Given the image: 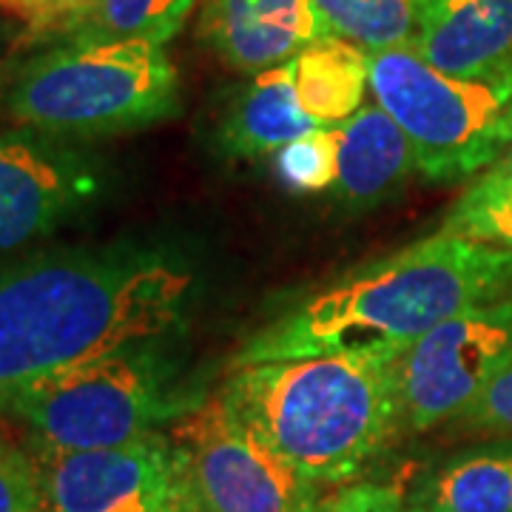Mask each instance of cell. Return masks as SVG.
I'll list each match as a JSON object with an SVG mask.
<instances>
[{"instance_id": "obj_13", "label": "cell", "mask_w": 512, "mask_h": 512, "mask_svg": "<svg viewBox=\"0 0 512 512\" xmlns=\"http://www.w3.org/2000/svg\"><path fill=\"white\" fill-rule=\"evenodd\" d=\"M336 131V197L348 208H373L393 197L419 168L404 131L379 103H365Z\"/></svg>"}, {"instance_id": "obj_18", "label": "cell", "mask_w": 512, "mask_h": 512, "mask_svg": "<svg viewBox=\"0 0 512 512\" xmlns=\"http://www.w3.org/2000/svg\"><path fill=\"white\" fill-rule=\"evenodd\" d=\"M330 35L345 37L365 52L410 46L424 0H313Z\"/></svg>"}, {"instance_id": "obj_5", "label": "cell", "mask_w": 512, "mask_h": 512, "mask_svg": "<svg viewBox=\"0 0 512 512\" xmlns=\"http://www.w3.org/2000/svg\"><path fill=\"white\" fill-rule=\"evenodd\" d=\"M202 402L157 342H146L6 393L0 410L29 430L32 450L77 453L143 439Z\"/></svg>"}, {"instance_id": "obj_4", "label": "cell", "mask_w": 512, "mask_h": 512, "mask_svg": "<svg viewBox=\"0 0 512 512\" xmlns=\"http://www.w3.org/2000/svg\"><path fill=\"white\" fill-rule=\"evenodd\" d=\"M6 103L12 120L35 134L89 140L171 117L180 106V77L165 46L86 37L32 57Z\"/></svg>"}, {"instance_id": "obj_12", "label": "cell", "mask_w": 512, "mask_h": 512, "mask_svg": "<svg viewBox=\"0 0 512 512\" xmlns=\"http://www.w3.org/2000/svg\"><path fill=\"white\" fill-rule=\"evenodd\" d=\"M410 46L453 77L510 74L512 0H424Z\"/></svg>"}, {"instance_id": "obj_21", "label": "cell", "mask_w": 512, "mask_h": 512, "mask_svg": "<svg viewBox=\"0 0 512 512\" xmlns=\"http://www.w3.org/2000/svg\"><path fill=\"white\" fill-rule=\"evenodd\" d=\"M0 512H43L40 478L32 453L0 436Z\"/></svg>"}, {"instance_id": "obj_23", "label": "cell", "mask_w": 512, "mask_h": 512, "mask_svg": "<svg viewBox=\"0 0 512 512\" xmlns=\"http://www.w3.org/2000/svg\"><path fill=\"white\" fill-rule=\"evenodd\" d=\"M461 419L484 430L507 433L512 439V362L484 387V393L467 407Z\"/></svg>"}, {"instance_id": "obj_20", "label": "cell", "mask_w": 512, "mask_h": 512, "mask_svg": "<svg viewBox=\"0 0 512 512\" xmlns=\"http://www.w3.org/2000/svg\"><path fill=\"white\" fill-rule=\"evenodd\" d=\"M274 171L282 183L302 191H333L336 185V131L313 128L311 134L293 140L274 154Z\"/></svg>"}, {"instance_id": "obj_2", "label": "cell", "mask_w": 512, "mask_h": 512, "mask_svg": "<svg viewBox=\"0 0 512 512\" xmlns=\"http://www.w3.org/2000/svg\"><path fill=\"white\" fill-rule=\"evenodd\" d=\"M512 293V251L436 231L276 316L234 367L348 348H410L424 333Z\"/></svg>"}, {"instance_id": "obj_16", "label": "cell", "mask_w": 512, "mask_h": 512, "mask_svg": "<svg viewBox=\"0 0 512 512\" xmlns=\"http://www.w3.org/2000/svg\"><path fill=\"white\" fill-rule=\"evenodd\" d=\"M288 66L296 103L319 128L339 126L365 106L370 92L367 52L345 37L316 40Z\"/></svg>"}, {"instance_id": "obj_11", "label": "cell", "mask_w": 512, "mask_h": 512, "mask_svg": "<svg viewBox=\"0 0 512 512\" xmlns=\"http://www.w3.org/2000/svg\"><path fill=\"white\" fill-rule=\"evenodd\" d=\"M328 35L313 0H202L200 37L248 77L291 63Z\"/></svg>"}, {"instance_id": "obj_14", "label": "cell", "mask_w": 512, "mask_h": 512, "mask_svg": "<svg viewBox=\"0 0 512 512\" xmlns=\"http://www.w3.org/2000/svg\"><path fill=\"white\" fill-rule=\"evenodd\" d=\"M313 123L299 109L291 83V66H276L268 72L251 74V80L239 89L220 123V146L231 157L256 160L274 157L279 148L311 134Z\"/></svg>"}, {"instance_id": "obj_19", "label": "cell", "mask_w": 512, "mask_h": 512, "mask_svg": "<svg viewBox=\"0 0 512 512\" xmlns=\"http://www.w3.org/2000/svg\"><path fill=\"white\" fill-rule=\"evenodd\" d=\"M197 0H94L69 40H148L165 46L183 29Z\"/></svg>"}, {"instance_id": "obj_26", "label": "cell", "mask_w": 512, "mask_h": 512, "mask_svg": "<svg viewBox=\"0 0 512 512\" xmlns=\"http://www.w3.org/2000/svg\"><path fill=\"white\" fill-rule=\"evenodd\" d=\"M299 512H328V504H325V495L322 498H316V501H311L305 510H299Z\"/></svg>"}, {"instance_id": "obj_17", "label": "cell", "mask_w": 512, "mask_h": 512, "mask_svg": "<svg viewBox=\"0 0 512 512\" xmlns=\"http://www.w3.org/2000/svg\"><path fill=\"white\" fill-rule=\"evenodd\" d=\"M441 228L512 251V143L461 191Z\"/></svg>"}, {"instance_id": "obj_6", "label": "cell", "mask_w": 512, "mask_h": 512, "mask_svg": "<svg viewBox=\"0 0 512 512\" xmlns=\"http://www.w3.org/2000/svg\"><path fill=\"white\" fill-rule=\"evenodd\" d=\"M370 94L416 151L430 180H464L512 143V72L453 77L413 46L367 52Z\"/></svg>"}, {"instance_id": "obj_7", "label": "cell", "mask_w": 512, "mask_h": 512, "mask_svg": "<svg viewBox=\"0 0 512 512\" xmlns=\"http://www.w3.org/2000/svg\"><path fill=\"white\" fill-rule=\"evenodd\" d=\"M171 436L200 512H299L322 498L222 390L185 413Z\"/></svg>"}, {"instance_id": "obj_15", "label": "cell", "mask_w": 512, "mask_h": 512, "mask_svg": "<svg viewBox=\"0 0 512 512\" xmlns=\"http://www.w3.org/2000/svg\"><path fill=\"white\" fill-rule=\"evenodd\" d=\"M407 501L424 512H512V439L458 450L424 470Z\"/></svg>"}, {"instance_id": "obj_22", "label": "cell", "mask_w": 512, "mask_h": 512, "mask_svg": "<svg viewBox=\"0 0 512 512\" xmlns=\"http://www.w3.org/2000/svg\"><path fill=\"white\" fill-rule=\"evenodd\" d=\"M325 504H328V512H424L413 507L399 487L376 484V481L345 484L330 498H325Z\"/></svg>"}, {"instance_id": "obj_3", "label": "cell", "mask_w": 512, "mask_h": 512, "mask_svg": "<svg viewBox=\"0 0 512 512\" xmlns=\"http://www.w3.org/2000/svg\"><path fill=\"white\" fill-rule=\"evenodd\" d=\"M348 348L234 367L225 399L316 487H345L402 430L396 359Z\"/></svg>"}, {"instance_id": "obj_8", "label": "cell", "mask_w": 512, "mask_h": 512, "mask_svg": "<svg viewBox=\"0 0 512 512\" xmlns=\"http://www.w3.org/2000/svg\"><path fill=\"white\" fill-rule=\"evenodd\" d=\"M510 362L512 293L441 322L396 359L402 430L461 419Z\"/></svg>"}, {"instance_id": "obj_10", "label": "cell", "mask_w": 512, "mask_h": 512, "mask_svg": "<svg viewBox=\"0 0 512 512\" xmlns=\"http://www.w3.org/2000/svg\"><path fill=\"white\" fill-rule=\"evenodd\" d=\"M94 191L92 163L60 140L0 134V254L49 237Z\"/></svg>"}, {"instance_id": "obj_1", "label": "cell", "mask_w": 512, "mask_h": 512, "mask_svg": "<svg viewBox=\"0 0 512 512\" xmlns=\"http://www.w3.org/2000/svg\"><path fill=\"white\" fill-rule=\"evenodd\" d=\"M194 276L137 245L57 251L0 268V396L117 350L160 342Z\"/></svg>"}, {"instance_id": "obj_24", "label": "cell", "mask_w": 512, "mask_h": 512, "mask_svg": "<svg viewBox=\"0 0 512 512\" xmlns=\"http://www.w3.org/2000/svg\"><path fill=\"white\" fill-rule=\"evenodd\" d=\"M92 3L94 0H49V20L43 32H63L72 37Z\"/></svg>"}, {"instance_id": "obj_25", "label": "cell", "mask_w": 512, "mask_h": 512, "mask_svg": "<svg viewBox=\"0 0 512 512\" xmlns=\"http://www.w3.org/2000/svg\"><path fill=\"white\" fill-rule=\"evenodd\" d=\"M0 9L12 18L26 20L35 32H43L49 20V0H0Z\"/></svg>"}, {"instance_id": "obj_9", "label": "cell", "mask_w": 512, "mask_h": 512, "mask_svg": "<svg viewBox=\"0 0 512 512\" xmlns=\"http://www.w3.org/2000/svg\"><path fill=\"white\" fill-rule=\"evenodd\" d=\"M43 512H200L185 456L171 433L103 450H32Z\"/></svg>"}]
</instances>
